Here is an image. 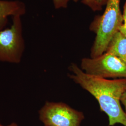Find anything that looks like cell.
I'll return each mask as SVG.
<instances>
[{
  "label": "cell",
  "mask_w": 126,
  "mask_h": 126,
  "mask_svg": "<svg viewBox=\"0 0 126 126\" xmlns=\"http://www.w3.org/2000/svg\"><path fill=\"white\" fill-rule=\"evenodd\" d=\"M124 24H125V25H126V21H124Z\"/></svg>",
  "instance_id": "cell-15"
},
{
  "label": "cell",
  "mask_w": 126,
  "mask_h": 126,
  "mask_svg": "<svg viewBox=\"0 0 126 126\" xmlns=\"http://www.w3.org/2000/svg\"><path fill=\"white\" fill-rule=\"evenodd\" d=\"M121 59L126 64V37L120 31L113 36L106 51Z\"/></svg>",
  "instance_id": "cell-7"
},
{
  "label": "cell",
  "mask_w": 126,
  "mask_h": 126,
  "mask_svg": "<svg viewBox=\"0 0 126 126\" xmlns=\"http://www.w3.org/2000/svg\"><path fill=\"white\" fill-rule=\"evenodd\" d=\"M80 68L87 74L101 78H126V64L105 52L95 58H84Z\"/></svg>",
  "instance_id": "cell-4"
},
{
  "label": "cell",
  "mask_w": 126,
  "mask_h": 126,
  "mask_svg": "<svg viewBox=\"0 0 126 126\" xmlns=\"http://www.w3.org/2000/svg\"><path fill=\"white\" fill-rule=\"evenodd\" d=\"M26 11V5L22 1L0 0V31L7 25L9 16H22Z\"/></svg>",
  "instance_id": "cell-6"
},
{
  "label": "cell",
  "mask_w": 126,
  "mask_h": 126,
  "mask_svg": "<svg viewBox=\"0 0 126 126\" xmlns=\"http://www.w3.org/2000/svg\"><path fill=\"white\" fill-rule=\"evenodd\" d=\"M120 32H121L126 37V25L125 24H123V25L122 26L120 30Z\"/></svg>",
  "instance_id": "cell-11"
},
{
  "label": "cell",
  "mask_w": 126,
  "mask_h": 126,
  "mask_svg": "<svg viewBox=\"0 0 126 126\" xmlns=\"http://www.w3.org/2000/svg\"><path fill=\"white\" fill-rule=\"evenodd\" d=\"M70 78L97 100L101 111L108 115L109 125L121 124L126 126V113L122 108L121 99L126 91V78L108 79L92 76L72 63Z\"/></svg>",
  "instance_id": "cell-1"
},
{
  "label": "cell",
  "mask_w": 126,
  "mask_h": 126,
  "mask_svg": "<svg viewBox=\"0 0 126 126\" xmlns=\"http://www.w3.org/2000/svg\"><path fill=\"white\" fill-rule=\"evenodd\" d=\"M96 0L97 2V3L101 7L104 5L106 4L108 1V0Z\"/></svg>",
  "instance_id": "cell-12"
},
{
  "label": "cell",
  "mask_w": 126,
  "mask_h": 126,
  "mask_svg": "<svg viewBox=\"0 0 126 126\" xmlns=\"http://www.w3.org/2000/svg\"><path fill=\"white\" fill-rule=\"evenodd\" d=\"M0 126H18V125L16 123H12L11 124H10L9 125H8V126H3L2 125H1L0 123Z\"/></svg>",
  "instance_id": "cell-14"
},
{
  "label": "cell",
  "mask_w": 126,
  "mask_h": 126,
  "mask_svg": "<svg viewBox=\"0 0 126 126\" xmlns=\"http://www.w3.org/2000/svg\"><path fill=\"white\" fill-rule=\"evenodd\" d=\"M69 1V0H53L54 7L57 9L66 8Z\"/></svg>",
  "instance_id": "cell-9"
},
{
  "label": "cell",
  "mask_w": 126,
  "mask_h": 126,
  "mask_svg": "<svg viewBox=\"0 0 126 126\" xmlns=\"http://www.w3.org/2000/svg\"><path fill=\"white\" fill-rule=\"evenodd\" d=\"M123 20L124 22L126 20V3L125 6H124V12H123Z\"/></svg>",
  "instance_id": "cell-13"
},
{
  "label": "cell",
  "mask_w": 126,
  "mask_h": 126,
  "mask_svg": "<svg viewBox=\"0 0 126 126\" xmlns=\"http://www.w3.org/2000/svg\"><path fill=\"white\" fill-rule=\"evenodd\" d=\"M74 2H77L79 0H73ZM82 2L87 5L93 11H99L102 9V7L100 6L96 0H83Z\"/></svg>",
  "instance_id": "cell-8"
},
{
  "label": "cell",
  "mask_w": 126,
  "mask_h": 126,
  "mask_svg": "<svg viewBox=\"0 0 126 126\" xmlns=\"http://www.w3.org/2000/svg\"><path fill=\"white\" fill-rule=\"evenodd\" d=\"M120 2V0H108L105 12L97 19L94 28L96 36L91 49V58L99 57L106 51L113 36L123 25Z\"/></svg>",
  "instance_id": "cell-2"
},
{
  "label": "cell",
  "mask_w": 126,
  "mask_h": 126,
  "mask_svg": "<svg viewBox=\"0 0 126 126\" xmlns=\"http://www.w3.org/2000/svg\"><path fill=\"white\" fill-rule=\"evenodd\" d=\"M21 16H13L11 27L0 31V61L18 63L21 60L24 50Z\"/></svg>",
  "instance_id": "cell-3"
},
{
  "label": "cell",
  "mask_w": 126,
  "mask_h": 126,
  "mask_svg": "<svg viewBox=\"0 0 126 126\" xmlns=\"http://www.w3.org/2000/svg\"><path fill=\"white\" fill-rule=\"evenodd\" d=\"M121 102L124 106L125 108V112L126 113V91L122 95Z\"/></svg>",
  "instance_id": "cell-10"
},
{
  "label": "cell",
  "mask_w": 126,
  "mask_h": 126,
  "mask_svg": "<svg viewBox=\"0 0 126 126\" xmlns=\"http://www.w3.org/2000/svg\"><path fill=\"white\" fill-rule=\"evenodd\" d=\"M39 114L45 126H80L85 118L83 112L63 102H46Z\"/></svg>",
  "instance_id": "cell-5"
}]
</instances>
